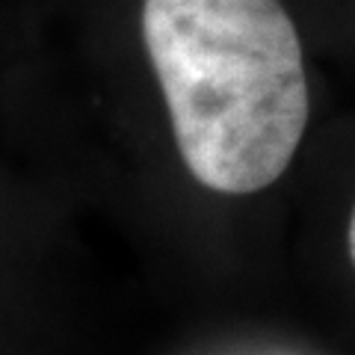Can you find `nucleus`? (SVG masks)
<instances>
[{"mask_svg":"<svg viewBox=\"0 0 355 355\" xmlns=\"http://www.w3.org/2000/svg\"><path fill=\"white\" fill-rule=\"evenodd\" d=\"M142 39L196 181L225 196L279 181L311 107L282 0H146Z\"/></svg>","mask_w":355,"mask_h":355,"instance_id":"f257e3e1","label":"nucleus"},{"mask_svg":"<svg viewBox=\"0 0 355 355\" xmlns=\"http://www.w3.org/2000/svg\"><path fill=\"white\" fill-rule=\"evenodd\" d=\"M347 249H349V258L355 263V207H352V216H349V231H347Z\"/></svg>","mask_w":355,"mask_h":355,"instance_id":"f03ea898","label":"nucleus"}]
</instances>
